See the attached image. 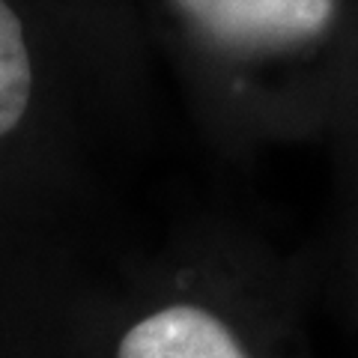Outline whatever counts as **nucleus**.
<instances>
[{"mask_svg": "<svg viewBox=\"0 0 358 358\" xmlns=\"http://www.w3.org/2000/svg\"><path fill=\"white\" fill-rule=\"evenodd\" d=\"M33 96V60L24 24L6 0H0V138L18 129Z\"/></svg>", "mask_w": 358, "mask_h": 358, "instance_id": "3", "label": "nucleus"}, {"mask_svg": "<svg viewBox=\"0 0 358 358\" xmlns=\"http://www.w3.org/2000/svg\"><path fill=\"white\" fill-rule=\"evenodd\" d=\"M230 299L206 287L150 289L96 310L75 350L81 358H310L293 322Z\"/></svg>", "mask_w": 358, "mask_h": 358, "instance_id": "1", "label": "nucleus"}, {"mask_svg": "<svg viewBox=\"0 0 358 358\" xmlns=\"http://www.w3.org/2000/svg\"><path fill=\"white\" fill-rule=\"evenodd\" d=\"M338 0H176L194 24L227 45H287L326 30Z\"/></svg>", "mask_w": 358, "mask_h": 358, "instance_id": "2", "label": "nucleus"}]
</instances>
